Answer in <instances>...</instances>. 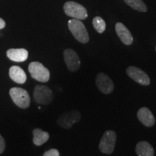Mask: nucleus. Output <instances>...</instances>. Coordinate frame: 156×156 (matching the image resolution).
<instances>
[{"instance_id":"nucleus-1","label":"nucleus","mask_w":156,"mask_h":156,"mask_svg":"<svg viewBox=\"0 0 156 156\" xmlns=\"http://www.w3.org/2000/svg\"><path fill=\"white\" fill-rule=\"evenodd\" d=\"M68 28L76 40L82 44H87L89 41L88 33L85 25L81 20L71 19L68 21Z\"/></svg>"},{"instance_id":"nucleus-2","label":"nucleus","mask_w":156,"mask_h":156,"mask_svg":"<svg viewBox=\"0 0 156 156\" xmlns=\"http://www.w3.org/2000/svg\"><path fill=\"white\" fill-rule=\"evenodd\" d=\"M9 95L15 104L19 108L25 109L30 105V98L28 91L21 87H12Z\"/></svg>"},{"instance_id":"nucleus-3","label":"nucleus","mask_w":156,"mask_h":156,"mask_svg":"<svg viewBox=\"0 0 156 156\" xmlns=\"http://www.w3.org/2000/svg\"><path fill=\"white\" fill-rule=\"evenodd\" d=\"M63 8L65 14L74 19L83 20L87 17V12L85 7L75 2H67L64 5Z\"/></svg>"},{"instance_id":"nucleus-4","label":"nucleus","mask_w":156,"mask_h":156,"mask_svg":"<svg viewBox=\"0 0 156 156\" xmlns=\"http://www.w3.org/2000/svg\"><path fill=\"white\" fill-rule=\"evenodd\" d=\"M28 71L31 77L41 83H47L50 79V72L41 63L33 62L28 66Z\"/></svg>"},{"instance_id":"nucleus-5","label":"nucleus","mask_w":156,"mask_h":156,"mask_svg":"<svg viewBox=\"0 0 156 156\" xmlns=\"http://www.w3.org/2000/svg\"><path fill=\"white\" fill-rule=\"evenodd\" d=\"M116 142V134L113 130H107L103 134L99 143V150L101 153L112 154L114 151Z\"/></svg>"},{"instance_id":"nucleus-6","label":"nucleus","mask_w":156,"mask_h":156,"mask_svg":"<svg viewBox=\"0 0 156 156\" xmlns=\"http://www.w3.org/2000/svg\"><path fill=\"white\" fill-rule=\"evenodd\" d=\"M34 98L38 104L48 105L53 101L54 94L51 90L48 87L38 85L34 88Z\"/></svg>"},{"instance_id":"nucleus-7","label":"nucleus","mask_w":156,"mask_h":156,"mask_svg":"<svg viewBox=\"0 0 156 156\" xmlns=\"http://www.w3.org/2000/svg\"><path fill=\"white\" fill-rule=\"evenodd\" d=\"M81 119V114L77 110L64 112L57 119L56 123L60 127L68 129Z\"/></svg>"},{"instance_id":"nucleus-8","label":"nucleus","mask_w":156,"mask_h":156,"mask_svg":"<svg viewBox=\"0 0 156 156\" xmlns=\"http://www.w3.org/2000/svg\"><path fill=\"white\" fill-rule=\"evenodd\" d=\"M126 75L131 79L140 85L147 86L151 84V79H150L149 76L140 68L134 67V66H130L126 69Z\"/></svg>"},{"instance_id":"nucleus-9","label":"nucleus","mask_w":156,"mask_h":156,"mask_svg":"<svg viewBox=\"0 0 156 156\" xmlns=\"http://www.w3.org/2000/svg\"><path fill=\"white\" fill-rule=\"evenodd\" d=\"M95 84L98 89L103 94H111L114 89V84L111 78L103 73H99L97 75Z\"/></svg>"},{"instance_id":"nucleus-10","label":"nucleus","mask_w":156,"mask_h":156,"mask_svg":"<svg viewBox=\"0 0 156 156\" xmlns=\"http://www.w3.org/2000/svg\"><path fill=\"white\" fill-rule=\"evenodd\" d=\"M64 58L66 65L69 71L77 72L80 67V59L77 52L72 48H67L64 51Z\"/></svg>"},{"instance_id":"nucleus-11","label":"nucleus","mask_w":156,"mask_h":156,"mask_svg":"<svg viewBox=\"0 0 156 156\" xmlns=\"http://www.w3.org/2000/svg\"><path fill=\"white\" fill-rule=\"evenodd\" d=\"M115 30L123 44L126 46H129L133 43V36L129 29L123 23H117L115 25Z\"/></svg>"},{"instance_id":"nucleus-12","label":"nucleus","mask_w":156,"mask_h":156,"mask_svg":"<svg viewBox=\"0 0 156 156\" xmlns=\"http://www.w3.org/2000/svg\"><path fill=\"white\" fill-rule=\"evenodd\" d=\"M136 116H137L138 120L143 125L147 126V127H151L155 123V119L153 113L147 107L140 108L136 113Z\"/></svg>"},{"instance_id":"nucleus-13","label":"nucleus","mask_w":156,"mask_h":156,"mask_svg":"<svg viewBox=\"0 0 156 156\" xmlns=\"http://www.w3.org/2000/svg\"><path fill=\"white\" fill-rule=\"evenodd\" d=\"M7 56L11 61L23 62L28 58V51L25 48H10L7 50Z\"/></svg>"},{"instance_id":"nucleus-14","label":"nucleus","mask_w":156,"mask_h":156,"mask_svg":"<svg viewBox=\"0 0 156 156\" xmlns=\"http://www.w3.org/2000/svg\"><path fill=\"white\" fill-rule=\"evenodd\" d=\"M9 75L12 80L18 84H24L27 80L25 71L18 66H12L9 68Z\"/></svg>"},{"instance_id":"nucleus-15","label":"nucleus","mask_w":156,"mask_h":156,"mask_svg":"<svg viewBox=\"0 0 156 156\" xmlns=\"http://www.w3.org/2000/svg\"><path fill=\"white\" fill-rule=\"evenodd\" d=\"M135 152L137 156H154L155 151L151 144L147 141H140L136 145Z\"/></svg>"},{"instance_id":"nucleus-16","label":"nucleus","mask_w":156,"mask_h":156,"mask_svg":"<svg viewBox=\"0 0 156 156\" xmlns=\"http://www.w3.org/2000/svg\"><path fill=\"white\" fill-rule=\"evenodd\" d=\"M33 142L35 145L41 146L46 143L49 139V134L43 131L41 129L36 128L33 130Z\"/></svg>"},{"instance_id":"nucleus-17","label":"nucleus","mask_w":156,"mask_h":156,"mask_svg":"<svg viewBox=\"0 0 156 156\" xmlns=\"http://www.w3.org/2000/svg\"><path fill=\"white\" fill-rule=\"evenodd\" d=\"M126 5L134 9V10L141 12H145L147 11V6L142 0H124Z\"/></svg>"},{"instance_id":"nucleus-18","label":"nucleus","mask_w":156,"mask_h":156,"mask_svg":"<svg viewBox=\"0 0 156 156\" xmlns=\"http://www.w3.org/2000/svg\"><path fill=\"white\" fill-rule=\"evenodd\" d=\"M93 25L99 34H102L106 30V24L102 17H95L93 20Z\"/></svg>"},{"instance_id":"nucleus-19","label":"nucleus","mask_w":156,"mask_h":156,"mask_svg":"<svg viewBox=\"0 0 156 156\" xmlns=\"http://www.w3.org/2000/svg\"><path fill=\"white\" fill-rule=\"evenodd\" d=\"M43 156H60L59 152L56 149H51L49 151H46Z\"/></svg>"},{"instance_id":"nucleus-20","label":"nucleus","mask_w":156,"mask_h":156,"mask_svg":"<svg viewBox=\"0 0 156 156\" xmlns=\"http://www.w3.org/2000/svg\"><path fill=\"white\" fill-rule=\"evenodd\" d=\"M6 147V143L5 140L3 138V136L0 134V155L2 154L5 151Z\"/></svg>"},{"instance_id":"nucleus-21","label":"nucleus","mask_w":156,"mask_h":156,"mask_svg":"<svg viewBox=\"0 0 156 156\" xmlns=\"http://www.w3.org/2000/svg\"><path fill=\"white\" fill-rule=\"evenodd\" d=\"M5 25H6V23L5 22V20H4L3 19L0 18V30L5 28Z\"/></svg>"},{"instance_id":"nucleus-22","label":"nucleus","mask_w":156,"mask_h":156,"mask_svg":"<svg viewBox=\"0 0 156 156\" xmlns=\"http://www.w3.org/2000/svg\"><path fill=\"white\" fill-rule=\"evenodd\" d=\"M155 51H156V47H155Z\"/></svg>"}]
</instances>
